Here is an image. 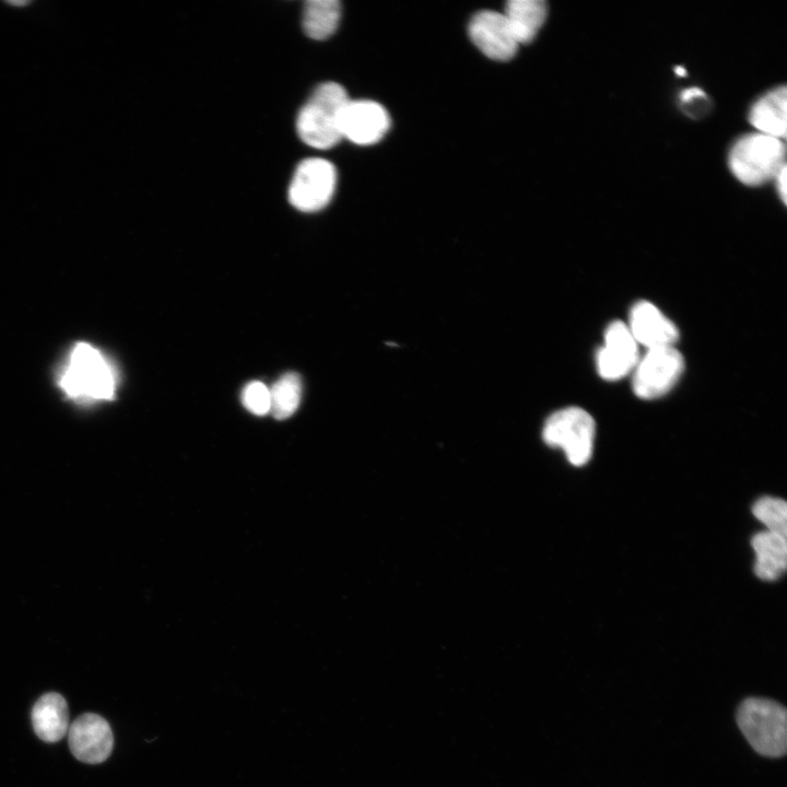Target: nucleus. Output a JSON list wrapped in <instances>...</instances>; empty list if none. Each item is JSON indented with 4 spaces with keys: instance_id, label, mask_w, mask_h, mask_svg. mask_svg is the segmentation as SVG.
Segmentation results:
<instances>
[{
    "instance_id": "1a4fd4ad",
    "label": "nucleus",
    "mask_w": 787,
    "mask_h": 787,
    "mask_svg": "<svg viewBox=\"0 0 787 787\" xmlns=\"http://www.w3.org/2000/svg\"><path fill=\"white\" fill-rule=\"evenodd\" d=\"M69 748L81 762L97 764L104 762L114 745L109 724L102 716L85 713L69 727Z\"/></svg>"
},
{
    "instance_id": "0eeeda50",
    "label": "nucleus",
    "mask_w": 787,
    "mask_h": 787,
    "mask_svg": "<svg viewBox=\"0 0 787 787\" xmlns=\"http://www.w3.org/2000/svg\"><path fill=\"white\" fill-rule=\"evenodd\" d=\"M684 361L673 346L649 349L638 360L633 375V390L642 399H655L667 393L683 372Z\"/></svg>"
},
{
    "instance_id": "f3484780",
    "label": "nucleus",
    "mask_w": 787,
    "mask_h": 787,
    "mask_svg": "<svg viewBox=\"0 0 787 787\" xmlns=\"http://www.w3.org/2000/svg\"><path fill=\"white\" fill-rule=\"evenodd\" d=\"M341 17V4L337 0H309L303 10V28L306 35L316 40L331 36Z\"/></svg>"
},
{
    "instance_id": "39448f33",
    "label": "nucleus",
    "mask_w": 787,
    "mask_h": 787,
    "mask_svg": "<svg viewBox=\"0 0 787 787\" xmlns=\"http://www.w3.org/2000/svg\"><path fill=\"white\" fill-rule=\"evenodd\" d=\"M542 437L549 446L562 448L572 465L583 466L592 454L595 422L584 409L564 408L548 418Z\"/></svg>"
},
{
    "instance_id": "6ab92c4d",
    "label": "nucleus",
    "mask_w": 787,
    "mask_h": 787,
    "mask_svg": "<svg viewBox=\"0 0 787 787\" xmlns=\"http://www.w3.org/2000/svg\"><path fill=\"white\" fill-rule=\"evenodd\" d=\"M752 513L757 520L766 526V530L787 536V504L782 498L764 496L757 500Z\"/></svg>"
},
{
    "instance_id": "f03ea898",
    "label": "nucleus",
    "mask_w": 787,
    "mask_h": 787,
    "mask_svg": "<svg viewBox=\"0 0 787 787\" xmlns=\"http://www.w3.org/2000/svg\"><path fill=\"white\" fill-rule=\"evenodd\" d=\"M348 102V94L340 84L326 82L317 86L296 120L301 140L315 149L336 145L342 139L341 121Z\"/></svg>"
},
{
    "instance_id": "20e7f679",
    "label": "nucleus",
    "mask_w": 787,
    "mask_h": 787,
    "mask_svg": "<svg viewBox=\"0 0 787 787\" xmlns=\"http://www.w3.org/2000/svg\"><path fill=\"white\" fill-rule=\"evenodd\" d=\"M728 165L742 184L762 185L786 165L785 145L780 139L760 132L743 136L732 145Z\"/></svg>"
},
{
    "instance_id": "a211bd4d",
    "label": "nucleus",
    "mask_w": 787,
    "mask_h": 787,
    "mask_svg": "<svg viewBox=\"0 0 787 787\" xmlns=\"http://www.w3.org/2000/svg\"><path fill=\"white\" fill-rule=\"evenodd\" d=\"M269 389L270 411L274 418L283 420L297 410L302 397V381L298 374H284Z\"/></svg>"
},
{
    "instance_id": "dca6fc26",
    "label": "nucleus",
    "mask_w": 787,
    "mask_h": 787,
    "mask_svg": "<svg viewBox=\"0 0 787 787\" xmlns=\"http://www.w3.org/2000/svg\"><path fill=\"white\" fill-rule=\"evenodd\" d=\"M503 14L518 44H527L542 27L548 8L543 0H510Z\"/></svg>"
},
{
    "instance_id": "f257e3e1",
    "label": "nucleus",
    "mask_w": 787,
    "mask_h": 787,
    "mask_svg": "<svg viewBox=\"0 0 787 787\" xmlns=\"http://www.w3.org/2000/svg\"><path fill=\"white\" fill-rule=\"evenodd\" d=\"M118 376L110 361L93 345L79 342L59 374L61 390L78 402L111 400Z\"/></svg>"
},
{
    "instance_id": "9b49d317",
    "label": "nucleus",
    "mask_w": 787,
    "mask_h": 787,
    "mask_svg": "<svg viewBox=\"0 0 787 787\" xmlns=\"http://www.w3.org/2000/svg\"><path fill=\"white\" fill-rule=\"evenodd\" d=\"M638 360L637 342L629 327L622 321L611 322L597 355L600 376L608 380L622 378L635 368Z\"/></svg>"
},
{
    "instance_id": "ddd939ff",
    "label": "nucleus",
    "mask_w": 787,
    "mask_h": 787,
    "mask_svg": "<svg viewBox=\"0 0 787 787\" xmlns=\"http://www.w3.org/2000/svg\"><path fill=\"white\" fill-rule=\"evenodd\" d=\"M35 733L45 742H57L69 729V709L63 696L56 692L42 695L32 709Z\"/></svg>"
},
{
    "instance_id": "6e6552de",
    "label": "nucleus",
    "mask_w": 787,
    "mask_h": 787,
    "mask_svg": "<svg viewBox=\"0 0 787 787\" xmlns=\"http://www.w3.org/2000/svg\"><path fill=\"white\" fill-rule=\"evenodd\" d=\"M469 37L488 58L496 61L512 59L518 49L516 40L503 13L484 10L474 14L468 26Z\"/></svg>"
},
{
    "instance_id": "5701e85b",
    "label": "nucleus",
    "mask_w": 787,
    "mask_h": 787,
    "mask_svg": "<svg viewBox=\"0 0 787 787\" xmlns=\"http://www.w3.org/2000/svg\"><path fill=\"white\" fill-rule=\"evenodd\" d=\"M674 72H676L678 75H680V77H684V75L686 74L685 69H684L683 67H681V66L676 67V68H674Z\"/></svg>"
},
{
    "instance_id": "aec40b11",
    "label": "nucleus",
    "mask_w": 787,
    "mask_h": 787,
    "mask_svg": "<svg viewBox=\"0 0 787 787\" xmlns=\"http://www.w3.org/2000/svg\"><path fill=\"white\" fill-rule=\"evenodd\" d=\"M242 401L251 413L265 415L271 408L270 389L261 381H251L244 388Z\"/></svg>"
},
{
    "instance_id": "f8f14e48",
    "label": "nucleus",
    "mask_w": 787,
    "mask_h": 787,
    "mask_svg": "<svg viewBox=\"0 0 787 787\" xmlns=\"http://www.w3.org/2000/svg\"><path fill=\"white\" fill-rule=\"evenodd\" d=\"M627 327L635 341L648 350L673 346L679 338L674 324L647 301H641L633 306Z\"/></svg>"
},
{
    "instance_id": "9d476101",
    "label": "nucleus",
    "mask_w": 787,
    "mask_h": 787,
    "mask_svg": "<svg viewBox=\"0 0 787 787\" xmlns=\"http://www.w3.org/2000/svg\"><path fill=\"white\" fill-rule=\"evenodd\" d=\"M389 128L390 117L380 104L349 99L342 115V138L359 145H371L381 140Z\"/></svg>"
},
{
    "instance_id": "4468645a",
    "label": "nucleus",
    "mask_w": 787,
    "mask_h": 787,
    "mask_svg": "<svg viewBox=\"0 0 787 787\" xmlns=\"http://www.w3.org/2000/svg\"><path fill=\"white\" fill-rule=\"evenodd\" d=\"M786 107V87H776L754 103L749 115L750 122L760 133L783 140L787 129Z\"/></svg>"
},
{
    "instance_id": "423d86ee",
    "label": "nucleus",
    "mask_w": 787,
    "mask_h": 787,
    "mask_svg": "<svg viewBox=\"0 0 787 787\" xmlns=\"http://www.w3.org/2000/svg\"><path fill=\"white\" fill-rule=\"evenodd\" d=\"M336 185L333 164L320 157H310L296 167L289 188V200L297 210L318 211L330 202Z\"/></svg>"
},
{
    "instance_id": "412c9836",
    "label": "nucleus",
    "mask_w": 787,
    "mask_h": 787,
    "mask_svg": "<svg viewBox=\"0 0 787 787\" xmlns=\"http://www.w3.org/2000/svg\"><path fill=\"white\" fill-rule=\"evenodd\" d=\"M706 98V94L702 89L698 87H690L685 89L680 94V99L684 104H690L694 102L695 99Z\"/></svg>"
},
{
    "instance_id": "7ed1b4c3",
    "label": "nucleus",
    "mask_w": 787,
    "mask_h": 787,
    "mask_svg": "<svg viewBox=\"0 0 787 787\" xmlns=\"http://www.w3.org/2000/svg\"><path fill=\"white\" fill-rule=\"evenodd\" d=\"M739 729L759 754L780 757L787 748V712L783 704L766 697H747L738 706Z\"/></svg>"
},
{
    "instance_id": "4be33fe9",
    "label": "nucleus",
    "mask_w": 787,
    "mask_h": 787,
    "mask_svg": "<svg viewBox=\"0 0 787 787\" xmlns=\"http://www.w3.org/2000/svg\"><path fill=\"white\" fill-rule=\"evenodd\" d=\"M786 165L775 176L777 190L783 202H786V184H787Z\"/></svg>"
},
{
    "instance_id": "2eb2a0df",
    "label": "nucleus",
    "mask_w": 787,
    "mask_h": 787,
    "mask_svg": "<svg viewBox=\"0 0 787 787\" xmlns=\"http://www.w3.org/2000/svg\"><path fill=\"white\" fill-rule=\"evenodd\" d=\"M755 552L754 572L764 580L779 578L787 566L786 537L771 531H761L752 538Z\"/></svg>"
}]
</instances>
